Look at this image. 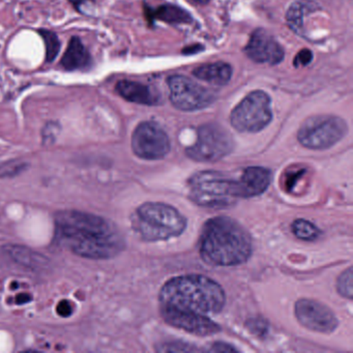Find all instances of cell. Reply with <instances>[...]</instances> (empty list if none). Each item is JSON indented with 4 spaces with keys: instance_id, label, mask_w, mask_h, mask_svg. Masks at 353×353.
Instances as JSON below:
<instances>
[{
    "instance_id": "obj_1",
    "label": "cell",
    "mask_w": 353,
    "mask_h": 353,
    "mask_svg": "<svg viewBox=\"0 0 353 353\" xmlns=\"http://www.w3.org/2000/svg\"><path fill=\"white\" fill-rule=\"evenodd\" d=\"M160 313L173 327L196 336L218 334L221 326L212 320L226 305V293L216 281L203 274L174 276L159 293Z\"/></svg>"
},
{
    "instance_id": "obj_2",
    "label": "cell",
    "mask_w": 353,
    "mask_h": 353,
    "mask_svg": "<svg viewBox=\"0 0 353 353\" xmlns=\"http://www.w3.org/2000/svg\"><path fill=\"white\" fill-rule=\"evenodd\" d=\"M55 241L80 257L111 259L125 250L121 231L97 214L63 210L55 214Z\"/></svg>"
},
{
    "instance_id": "obj_3",
    "label": "cell",
    "mask_w": 353,
    "mask_h": 353,
    "mask_svg": "<svg viewBox=\"0 0 353 353\" xmlns=\"http://www.w3.org/2000/svg\"><path fill=\"white\" fill-rule=\"evenodd\" d=\"M253 252L251 235L234 219L219 216L203 225L199 239L200 257L214 266L245 263Z\"/></svg>"
},
{
    "instance_id": "obj_4",
    "label": "cell",
    "mask_w": 353,
    "mask_h": 353,
    "mask_svg": "<svg viewBox=\"0 0 353 353\" xmlns=\"http://www.w3.org/2000/svg\"><path fill=\"white\" fill-rule=\"evenodd\" d=\"M187 219L176 208L162 202H146L136 210L132 225L140 239L148 243L167 241L183 234Z\"/></svg>"
},
{
    "instance_id": "obj_5",
    "label": "cell",
    "mask_w": 353,
    "mask_h": 353,
    "mask_svg": "<svg viewBox=\"0 0 353 353\" xmlns=\"http://www.w3.org/2000/svg\"><path fill=\"white\" fill-rule=\"evenodd\" d=\"M188 190L194 203L212 210L231 208L239 199L237 181L220 171L195 173L188 181Z\"/></svg>"
},
{
    "instance_id": "obj_6",
    "label": "cell",
    "mask_w": 353,
    "mask_h": 353,
    "mask_svg": "<svg viewBox=\"0 0 353 353\" xmlns=\"http://www.w3.org/2000/svg\"><path fill=\"white\" fill-rule=\"evenodd\" d=\"M348 132L346 121L334 115H316L303 121L297 140L307 150H324L332 148Z\"/></svg>"
},
{
    "instance_id": "obj_7",
    "label": "cell",
    "mask_w": 353,
    "mask_h": 353,
    "mask_svg": "<svg viewBox=\"0 0 353 353\" xmlns=\"http://www.w3.org/2000/svg\"><path fill=\"white\" fill-rule=\"evenodd\" d=\"M234 150L231 134L218 123H206L197 129L195 143L185 150V154L196 162L214 163L229 156Z\"/></svg>"
},
{
    "instance_id": "obj_8",
    "label": "cell",
    "mask_w": 353,
    "mask_h": 353,
    "mask_svg": "<svg viewBox=\"0 0 353 353\" xmlns=\"http://www.w3.org/2000/svg\"><path fill=\"white\" fill-rule=\"evenodd\" d=\"M272 121V101L261 90L248 94L230 114L231 125L241 133H258Z\"/></svg>"
},
{
    "instance_id": "obj_9",
    "label": "cell",
    "mask_w": 353,
    "mask_h": 353,
    "mask_svg": "<svg viewBox=\"0 0 353 353\" xmlns=\"http://www.w3.org/2000/svg\"><path fill=\"white\" fill-rule=\"evenodd\" d=\"M167 83L171 103L179 110H201L212 105L216 98L214 92L185 76H171Z\"/></svg>"
},
{
    "instance_id": "obj_10",
    "label": "cell",
    "mask_w": 353,
    "mask_h": 353,
    "mask_svg": "<svg viewBox=\"0 0 353 353\" xmlns=\"http://www.w3.org/2000/svg\"><path fill=\"white\" fill-rule=\"evenodd\" d=\"M170 148V139L166 132L154 121L139 123L132 135V150L142 160H162Z\"/></svg>"
},
{
    "instance_id": "obj_11",
    "label": "cell",
    "mask_w": 353,
    "mask_h": 353,
    "mask_svg": "<svg viewBox=\"0 0 353 353\" xmlns=\"http://www.w3.org/2000/svg\"><path fill=\"white\" fill-rule=\"evenodd\" d=\"M294 315L303 327L312 332L332 334L339 326V320L334 312L315 299H299L294 305Z\"/></svg>"
},
{
    "instance_id": "obj_12",
    "label": "cell",
    "mask_w": 353,
    "mask_h": 353,
    "mask_svg": "<svg viewBox=\"0 0 353 353\" xmlns=\"http://www.w3.org/2000/svg\"><path fill=\"white\" fill-rule=\"evenodd\" d=\"M250 59L257 63L278 65L284 59L282 46L263 30H257L252 34L245 48Z\"/></svg>"
},
{
    "instance_id": "obj_13",
    "label": "cell",
    "mask_w": 353,
    "mask_h": 353,
    "mask_svg": "<svg viewBox=\"0 0 353 353\" xmlns=\"http://www.w3.org/2000/svg\"><path fill=\"white\" fill-rule=\"evenodd\" d=\"M272 171L265 167L251 166L243 170L237 181V193L239 199L261 195L272 183Z\"/></svg>"
},
{
    "instance_id": "obj_14",
    "label": "cell",
    "mask_w": 353,
    "mask_h": 353,
    "mask_svg": "<svg viewBox=\"0 0 353 353\" xmlns=\"http://www.w3.org/2000/svg\"><path fill=\"white\" fill-rule=\"evenodd\" d=\"M115 90L125 100L136 104L158 106L163 102L162 96L156 88L139 82L121 80L117 82Z\"/></svg>"
},
{
    "instance_id": "obj_15",
    "label": "cell",
    "mask_w": 353,
    "mask_h": 353,
    "mask_svg": "<svg viewBox=\"0 0 353 353\" xmlns=\"http://www.w3.org/2000/svg\"><path fill=\"white\" fill-rule=\"evenodd\" d=\"M92 61V55L82 44L81 40L74 37L70 41L69 46L61 59V65L67 71H78L90 68Z\"/></svg>"
},
{
    "instance_id": "obj_16",
    "label": "cell",
    "mask_w": 353,
    "mask_h": 353,
    "mask_svg": "<svg viewBox=\"0 0 353 353\" xmlns=\"http://www.w3.org/2000/svg\"><path fill=\"white\" fill-rule=\"evenodd\" d=\"M193 75L201 81L214 85H226L232 77V68L224 61L200 65L194 70Z\"/></svg>"
},
{
    "instance_id": "obj_17",
    "label": "cell",
    "mask_w": 353,
    "mask_h": 353,
    "mask_svg": "<svg viewBox=\"0 0 353 353\" xmlns=\"http://www.w3.org/2000/svg\"><path fill=\"white\" fill-rule=\"evenodd\" d=\"M148 19L161 20L169 24H185L192 21L191 15L181 8L173 5H163L156 10L148 9Z\"/></svg>"
},
{
    "instance_id": "obj_18",
    "label": "cell",
    "mask_w": 353,
    "mask_h": 353,
    "mask_svg": "<svg viewBox=\"0 0 353 353\" xmlns=\"http://www.w3.org/2000/svg\"><path fill=\"white\" fill-rule=\"evenodd\" d=\"M292 232L297 239L305 241H315L321 233L315 224L305 219H297L292 223Z\"/></svg>"
},
{
    "instance_id": "obj_19",
    "label": "cell",
    "mask_w": 353,
    "mask_h": 353,
    "mask_svg": "<svg viewBox=\"0 0 353 353\" xmlns=\"http://www.w3.org/2000/svg\"><path fill=\"white\" fill-rule=\"evenodd\" d=\"M311 10H313V3L303 1V0L301 3H294L289 9L286 17L289 26L294 30V32H299V28H301V18L305 17V14Z\"/></svg>"
},
{
    "instance_id": "obj_20",
    "label": "cell",
    "mask_w": 353,
    "mask_h": 353,
    "mask_svg": "<svg viewBox=\"0 0 353 353\" xmlns=\"http://www.w3.org/2000/svg\"><path fill=\"white\" fill-rule=\"evenodd\" d=\"M41 37L45 42L46 46V59L48 63L54 61L59 55L61 50V42L54 32H49V30H41Z\"/></svg>"
},
{
    "instance_id": "obj_21",
    "label": "cell",
    "mask_w": 353,
    "mask_h": 353,
    "mask_svg": "<svg viewBox=\"0 0 353 353\" xmlns=\"http://www.w3.org/2000/svg\"><path fill=\"white\" fill-rule=\"evenodd\" d=\"M352 268L343 272L336 279V288L341 296L347 299H352Z\"/></svg>"
},
{
    "instance_id": "obj_22",
    "label": "cell",
    "mask_w": 353,
    "mask_h": 353,
    "mask_svg": "<svg viewBox=\"0 0 353 353\" xmlns=\"http://www.w3.org/2000/svg\"><path fill=\"white\" fill-rule=\"evenodd\" d=\"M26 164L20 162H9L0 164V177L13 176L26 169Z\"/></svg>"
},
{
    "instance_id": "obj_23",
    "label": "cell",
    "mask_w": 353,
    "mask_h": 353,
    "mask_svg": "<svg viewBox=\"0 0 353 353\" xmlns=\"http://www.w3.org/2000/svg\"><path fill=\"white\" fill-rule=\"evenodd\" d=\"M190 346H191V345L185 344V343L183 342L170 343V344L162 345V348L159 349V351H166V352H183V351L197 350V349Z\"/></svg>"
},
{
    "instance_id": "obj_24",
    "label": "cell",
    "mask_w": 353,
    "mask_h": 353,
    "mask_svg": "<svg viewBox=\"0 0 353 353\" xmlns=\"http://www.w3.org/2000/svg\"><path fill=\"white\" fill-rule=\"evenodd\" d=\"M312 59H313V54H312L311 51L305 49V50H301V52L295 57L293 65L296 68L305 67V65H307L311 63Z\"/></svg>"
},
{
    "instance_id": "obj_25",
    "label": "cell",
    "mask_w": 353,
    "mask_h": 353,
    "mask_svg": "<svg viewBox=\"0 0 353 353\" xmlns=\"http://www.w3.org/2000/svg\"><path fill=\"white\" fill-rule=\"evenodd\" d=\"M208 351H212V352H236L239 350L228 343L214 342Z\"/></svg>"
},
{
    "instance_id": "obj_26",
    "label": "cell",
    "mask_w": 353,
    "mask_h": 353,
    "mask_svg": "<svg viewBox=\"0 0 353 353\" xmlns=\"http://www.w3.org/2000/svg\"><path fill=\"white\" fill-rule=\"evenodd\" d=\"M57 311L61 317H69L73 314V305L69 301H61L57 305Z\"/></svg>"
},
{
    "instance_id": "obj_27",
    "label": "cell",
    "mask_w": 353,
    "mask_h": 353,
    "mask_svg": "<svg viewBox=\"0 0 353 353\" xmlns=\"http://www.w3.org/2000/svg\"><path fill=\"white\" fill-rule=\"evenodd\" d=\"M94 0H70V3L74 6L78 12H81L82 8L85 7L88 3H92Z\"/></svg>"
},
{
    "instance_id": "obj_28",
    "label": "cell",
    "mask_w": 353,
    "mask_h": 353,
    "mask_svg": "<svg viewBox=\"0 0 353 353\" xmlns=\"http://www.w3.org/2000/svg\"><path fill=\"white\" fill-rule=\"evenodd\" d=\"M30 301H32V296H30V294H26V293L18 295L17 299H16V303H17L18 305H22V303H26Z\"/></svg>"
},
{
    "instance_id": "obj_29",
    "label": "cell",
    "mask_w": 353,
    "mask_h": 353,
    "mask_svg": "<svg viewBox=\"0 0 353 353\" xmlns=\"http://www.w3.org/2000/svg\"><path fill=\"white\" fill-rule=\"evenodd\" d=\"M193 1H195L196 3H198V5H206V3H208V1L210 0H193Z\"/></svg>"
}]
</instances>
